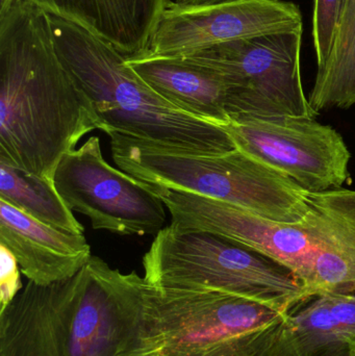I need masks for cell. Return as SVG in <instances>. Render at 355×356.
I'll use <instances>...</instances> for the list:
<instances>
[{"mask_svg":"<svg viewBox=\"0 0 355 356\" xmlns=\"http://www.w3.org/2000/svg\"><path fill=\"white\" fill-rule=\"evenodd\" d=\"M160 356L149 284L92 255L73 277L27 282L0 312V356Z\"/></svg>","mask_w":355,"mask_h":356,"instance_id":"6da1fadb","label":"cell"},{"mask_svg":"<svg viewBox=\"0 0 355 356\" xmlns=\"http://www.w3.org/2000/svg\"><path fill=\"white\" fill-rule=\"evenodd\" d=\"M99 129L58 58L48 13L15 0L0 15V163L53 180L65 154Z\"/></svg>","mask_w":355,"mask_h":356,"instance_id":"7a4b0ae2","label":"cell"},{"mask_svg":"<svg viewBox=\"0 0 355 356\" xmlns=\"http://www.w3.org/2000/svg\"><path fill=\"white\" fill-rule=\"evenodd\" d=\"M49 16L58 58L91 102L99 131L199 154L236 149L222 127L165 100L112 45L75 23Z\"/></svg>","mask_w":355,"mask_h":356,"instance_id":"3957f363","label":"cell"},{"mask_svg":"<svg viewBox=\"0 0 355 356\" xmlns=\"http://www.w3.org/2000/svg\"><path fill=\"white\" fill-rule=\"evenodd\" d=\"M108 136L117 166L151 186L224 201L279 223H302L310 211L311 193L238 148L206 154L122 134Z\"/></svg>","mask_w":355,"mask_h":356,"instance_id":"277c9868","label":"cell"},{"mask_svg":"<svg viewBox=\"0 0 355 356\" xmlns=\"http://www.w3.org/2000/svg\"><path fill=\"white\" fill-rule=\"evenodd\" d=\"M143 267L144 278L154 288L220 291L283 314L308 298L287 267L210 232L163 228L144 255Z\"/></svg>","mask_w":355,"mask_h":356,"instance_id":"5b68a950","label":"cell"},{"mask_svg":"<svg viewBox=\"0 0 355 356\" xmlns=\"http://www.w3.org/2000/svg\"><path fill=\"white\" fill-rule=\"evenodd\" d=\"M160 356H252L287 314L208 289L149 286Z\"/></svg>","mask_w":355,"mask_h":356,"instance_id":"8992f818","label":"cell"},{"mask_svg":"<svg viewBox=\"0 0 355 356\" xmlns=\"http://www.w3.org/2000/svg\"><path fill=\"white\" fill-rule=\"evenodd\" d=\"M302 31L236 40L183 56L229 86V119L241 116L316 118L300 72Z\"/></svg>","mask_w":355,"mask_h":356,"instance_id":"52a82bcc","label":"cell"},{"mask_svg":"<svg viewBox=\"0 0 355 356\" xmlns=\"http://www.w3.org/2000/svg\"><path fill=\"white\" fill-rule=\"evenodd\" d=\"M222 127L236 148L287 175L311 194L342 188L350 152L342 136L308 117L241 116Z\"/></svg>","mask_w":355,"mask_h":356,"instance_id":"ba28073f","label":"cell"},{"mask_svg":"<svg viewBox=\"0 0 355 356\" xmlns=\"http://www.w3.org/2000/svg\"><path fill=\"white\" fill-rule=\"evenodd\" d=\"M54 186L69 209L87 216L94 229L145 236L164 228V202L150 184L110 166L97 137L63 156Z\"/></svg>","mask_w":355,"mask_h":356,"instance_id":"9c48e42d","label":"cell"},{"mask_svg":"<svg viewBox=\"0 0 355 356\" xmlns=\"http://www.w3.org/2000/svg\"><path fill=\"white\" fill-rule=\"evenodd\" d=\"M151 188L170 213L173 229L210 232L258 251L287 267L310 297L316 241L308 218L302 223H279L217 199L160 186Z\"/></svg>","mask_w":355,"mask_h":356,"instance_id":"30bf717a","label":"cell"},{"mask_svg":"<svg viewBox=\"0 0 355 356\" xmlns=\"http://www.w3.org/2000/svg\"><path fill=\"white\" fill-rule=\"evenodd\" d=\"M294 31H304V22L293 2L231 0L190 6L168 0L147 52L183 58L236 40Z\"/></svg>","mask_w":355,"mask_h":356,"instance_id":"8fae6325","label":"cell"},{"mask_svg":"<svg viewBox=\"0 0 355 356\" xmlns=\"http://www.w3.org/2000/svg\"><path fill=\"white\" fill-rule=\"evenodd\" d=\"M252 356H355V293L308 297Z\"/></svg>","mask_w":355,"mask_h":356,"instance_id":"7c38bea8","label":"cell"},{"mask_svg":"<svg viewBox=\"0 0 355 356\" xmlns=\"http://www.w3.org/2000/svg\"><path fill=\"white\" fill-rule=\"evenodd\" d=\"M0 244L12 251L21 273L41 286L73 277L92 257L83 234L42 223L1 199Z\"/></svg>","mask_w":355,"mask_h":356,"instance_id":"4fadbf2b","label":"cell"},{"mask_svg":"<svg viewBox=\"0 0 355 356\" xmlns=\"http://www.w3.org/2000/svg\"><path fill=\"white\" fill-rule=\"evenodd\" d=\"M308 220L316 241L310 297L355 293V191L311 194Z\"/></svg>","mask_w":355,"mask_h":356,"instance_id":"5bb4252c","label":"cell"},{"mask_svg":"<svg viewBox=\"0 0 355 356\" xmlns=\"http://www.w3.org/2000/svg\"><path fill=\"white\" fill-rule=\"evenodd\" d=\"M112 45L124 58L146 54L168 0H31Z\"/></svg>","mask_w":355,"mask_h":356,"instance_id":"9a60e30c","label":"cell"},{"mask_svg":"<svg viewBox=\"0 0 355 356\" xmlns=\"http://www.w3.org/2000/svg\"><path fill=\"white\" fill-rule=\"evenodd\" d=\"M151 89L185 114L217 125L229 122V86L220 75L181 58L140 54L125 60Z\"/></svg>","mask_w":355,"mask_h":356,"instance_id":"2e32d148","label":"cell"},{"mask_svg":"<svg viewBox=\"0 0 355 356\" xmlns=\"http://www.w3.org/2000/svg\"><path fill=\"white\" fill-rule=\"evenodd\" d=\"M308 102L318 114L355 104V0H346L331 52L317 71Z\"/></svg>","mask_w":355,"mask_h":356,"instance_id":"e0dca14e","label":"cell"},{"mask_svg":"<svg viewBox=\"0 0 355 356\" xmlns=\"http://www.w3.org/2000/svg\"><path fill=\"white\" fill-rule=\"evenodd\" d=\"M0 199L52 227L71 234L85 232L53 180L0 163Z\"/></svg>","mask_w":355,"mask_h":356,"instance_id":"ac0fdd59","label":"cell"},{"mask_svg":"<svg viewBox=\"0 0 355 356\" xmlns=\"http://www.w3.org/2000/svg\"><path fill=\"white\" fill-rule=\"evenodd\" d=\"M346 0H315L313 14V40L318 69L324 66Z\"/></svg>","mask_w":355,"mask_h":356,"instance_id":"d6986e66","label":"cell"},{"mask_svg":"<svg viewBox=\"0 0 355 356\" xmlns=\"http://www.w3.org/2000/svg\"><path fill=\"white\" fill-rule=\"evenodd\" d=\"M0 312L6 309L15 297L22 290L20 266L10 249L0 244Z\"/></svg>","mask_w":355,"mask_h":356,"instance_id":"ffe728a7","label":"cell"},{"mask_svg":"<svg viewBox=\"0 0 355 356\" xmlns=\"http://www.w3.org/2000/svg\"><path fill=\"white\" fill-rule=\"evenodd\" d=\"M231 1V0H176L181 4H190V6H200V4H214L219 2Z\"/></svg>","mask_w":355,"mask_h":356,"instance_id":"44dd1931","label":"cell"},{"mask_svg":"<svg viewBox=\"0 0 355 356\" xmlns=\"http://www.w3.org/2000/svg\"><path fill=\"white\" fill-rule=\"evenodd\" d=\"M14 1L15 0H0V15L4 14Z\"/></svg>","mask_w":355,"mask_h":356,"instance_id":"7402d4cb","label":"cell"},{"mask_svg":"<svg viewBox=\"0 0 355 356\" xmlns=\"http://www.w3.org/2000/svg\"><path fill=\"white\" fill-rule=\"evenodd\" d=\"M148 356H158V355H148Z\"/></svg>","mask_w":355,"mask_h":356,"instance_id":"603a6c76","label":"cell"}]
</instances>
